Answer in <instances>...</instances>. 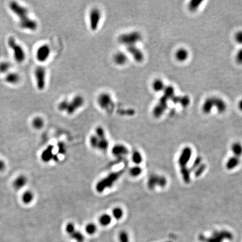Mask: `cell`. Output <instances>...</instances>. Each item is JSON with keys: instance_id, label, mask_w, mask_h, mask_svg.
Returning a JSON list of instances; mask_svg holds the SVG:
<instances>
[{"instance_id": "6da1fadb", "label": "cell", "mask_w": 242, "mask_h": 242, "mask_svg": "<svg viewBox=\"0 0 242 242\" xmlns=\"http://www.w3.org/2000/svg\"><path fill=\"white\" fill-rule=\"evenodd\" d=\"M9 7L11 11L19 18V25L22 29L32 31H34L37 29L38 23L29 16V11L27 8L16 1L11 2L9 3Z\"/></svg>"}, {"instance_id": "7a4b0ae2", "label": "cell", "mask_w": 242, "mask_h": 242, "mask_svg": "<svg viewBox=\"0 0 242 242\" xmlns=\"http://www.w3.org/2000/svg\"><path fill=\"white\" fill-rule=\"evenodd\" d=\"M142 39V35L140 32L137 31L125 32L121 34L118 38V42L125 46L126 47L131 46H135Z\"/></svg>"}, {"instance_id": "3957f363", "label": "cell", "mask_w": 242, "mask_h": 242, "mask_svg": "<svg viewBox=\"0 0 242 242\" xmlns=\"http://www.w3.org/2000/svg\"><path fill=\"white\" fill-rule=\"evenodd\" d=\"M123 172L119 171L112 173L101 179L97 183L96 189L98 192H101L107 188L111 187L114 183L121 177Z\"/></svg>"}, {"instance_id": "277c9868", "label": "cell", "mask_w": 242, "mask_h": 242, "mask_svg": "<svg viewBox=\"0 0 242 242\" xmlns=\"http://www.w3.org/2000/svg\"><path fill=\"white\" fill-rule=\"evenodd\" d=\"M8 46L11 49L14 53V57L16 62L22 63L25 59V53L21 46L17 43L15 39L10 36L7 40Z\"/></svg>"}, {"instance_id": "5b68a950", "label": "cell", "mask_w": 242, "mask_h": 242, "mask_svg": "<svg viewBox=\"0 0 242 242\" xmlns=\"http://www.w3.org/2000/svg\"><path fill=\"white\" fill-rule=\"evenodd\" d=\"M99 106L107 112H112L114 108V103L111 95L107 93H102L97 98Z\"/></svg>"}, {"instance_id": "8992f818", "label": "cell", "mask_w": 242, "mask_h": 242, "mask_svg": "<svg viewBox=\"0 0 242 242\" xmlns=\"http://www.w3.org/2000/svg\"><path fill=\"white\" fill-rule=\"evenodd\" d=\"M46 70L42 66H37L34 70L36 85L39 90H43L46 85Z\"/></svg>"}, {"instance_id": "52a82bcc", "label": "cell", "mask_w": 242, "mask_h": 242, "mask_svg": "<svg viewBox=\"0 0 242 242\" xmlns=\"http://www.w3.org/2000/svg\"><path fill=\"white\" fill-rule=\"evenodd\" d=\"M233 237L232 234L227 231H215L209 238H205L202 236L200 237L201 241L206 242H223L225 239H230Z\"/></svg>"}, {"instance_id": "ba28073f", "label": "cell", "mask_w": 242, "mask_h": 242, "mask_svg": "<svg viewBox=\"0 0 242 242\" xmlns=\"http://www.w3.org/2000/svg\"><path fill=\"white\" fill-rule=\"evenodd\" d=\"M101 19V13L97 7L93 8L89 12V21L90 28L93 31L97 30Z\"/></svg>"}, {"instance_id": "9c48e42d", "label": "cell", "mask_w": 242, "mask_h": 242, "mask_svg": "<svg viewBox=\"0 0 242 242\" xmlns=\"http://www.w3.org/2000/svg\"><path fill=\"white\" fill-rule=\"evenodd\" d=\"M85 103L84 98L80 95L74 97L71 100L68 101L66 113L68 114H72L77 110L83 106Z\"/></svg>"}, {"instance_id": "30bf717a", "label": "cell", "mask_w": 242, "mask_h": 242, "mask_svg": "<svg viewBox=\"0 0 242 242\" xmlns=\"http://www.w3.org/2000/svg\"><path fill=\"white\" fill-rule=\"evenodd\" d=\"M167 183L166 179L163 176L156 174H152L149 178L147 187L150 190H154L156 186L164 187Z\"/></svg>"}, {"instance_id": "8fae6325", "label": "cell", "mask_w": 242, "mask_h": 242, "mask_svg": "<svg viewBox=\"0 0 242 242\" xmlns=\"http://www.w3.org/2000/svg\"><path fill=\"white\" fill-rule=\"evenodd\" d=\"M192 155V151L191 147H184L180 152L178 158V164L180 168L187 167L188 162L191 160Z\"/></svg>"}, {"instance_id": "7c38bea8", "label": "cell", "mask_w": 242, "mask_h": 242, "mask_svg": "<svg viewBox=\"0 0 242 242\" xmlns=\"http://www.w3.org/2000/svg\"><path fill=\"white\" fill-rule=\"evenodd\" d=\"M50 48L48 44H43L36 50V57L40 62H44L48 59L50 54Z\"/></svg>"}, {"instance_id": "4fadbf2b", "label": "cell", "mask_w": 242, "mask_h": 242, "mask_svg": "<svg viewBox=\"0 0 242 242\" xmlns=\"http://www.w3.org/2000/svg\"><path fill=\"white\" fill-rule=\"evenodd\" d=\"M127 50L133 57V58L138 62H141L144 60V54L143 51L139 48L136 45L127 47Z\"/></svg>"}, {"instance_id": "5bb4252c", "label": "cell", "mask_w": 242, "mask_h": 242, "mask_svg": "<svg viewBox=\"0 0 242 242\" xmlns=\"http://www.w3.org/2000/svg\"><path fill=\"white\" fill-rule=\"evenodd\" d=\"M166 100L165 97H162L159 103L155 107L152 113L155 118H159L164 112L166 107Z\"/></svg>"}, {"instance_id": "9a60e30c", "label": "cell", "mask_w": 242, "mask_h": 242, "mask_svg": "<svg viewBox=\"0 0 242 242\" xmlns=\"http://www.w3.org/2000/svg\"><path fill=\"white\" fill-rule=\"evenodd\" d=\"M212 99L213 107L216 108L219 113H224L227 108L226 102L223 99L219 97H212Z\"/></svg>"}, {"instance_id": "2e32d148", "label": "cell", "mask_w": 242, "mask_h": 242, "mask_svg": "<svg viewBox=\"0 0 242 242\" xmlns=\"http://www.w3.org/2000/svg\"><path fill=\"white\" fill-rule=\"evenodd\" d=\"M112 152L115 156L117 158H122L128 154L129 151L126 146L121 144H118L113 147Z\"/></svg>"}, {"instance_id": "e0dca14e", "label": "cell", "mask_w": 242, "mask_h": 242, "mask_svg": "<svg viewBox=\"0 0 242 242\" xmlns=\"http://www.w3.org/2000/svg\"><path fill=\"white\" fill-rule=\"evenodd\" d=\"M113 60L116 65L123 66L127 62L128 57L124 52H118L114 55Z\"/></svg>"}, {"instance_id": "ac0fdd59", "label": "cell", "mask_w": 242, "mask_h": 242, "mask_svg": "<svg viewBox=\"0 0 242 242\" xmlns=\"http://www.w3.org/2000/svg\"><path fill=\"white\" fill-rule=\"evenodd\" d=\"M175 57L178 61L183 62L188 60L189 57V52L186 49L180 48L176 51Z\"/></svg>"}, {"instance_id": "d6986e66", "label": "cell", "mask_w": 242, "mask_h": 242, "mask_svg": "<svg viewBox=\"0 0 242 242\" xmlns=\"http://www.w3.org/2000/svg\"><path fill=\"white\" fill-rule=\"evenodd\" d=\"M240 163V159L236 156L230 157L226 162V168L229 170H231L236 168Z\"/></svg>"}, {"instance_id": "ffe728a7", "label": "cell", "mask_w": 242, "mask_h": 242, "mask_svg": "<svg viewBox=\"0 0 242 242\" xmlns=\"http://www.w3.org/2000/svg\"><path fill=\"white\" fill-rule=\"evenodd\" d=\"M213 108V99L212 97H210L207 98L204 101L202 107V110L204 113L208 114L211 113Z\"/></svg>"}, {"instance_id": "44dd1931", "label": "cell", "mask_w": 242, "mask_h": 242, "mask_svg": "<svg viewBox=\"0 0 242 242\" xmlns=\"http://www.w3.org/2000/svg\"><path fill=\"white\" fill-rule=\"evenodd\" d=\"M5 80L8 84L15 85L20 81V77L15 72H9L5 76Z\"/></svg>"}, {"instance_id": "7402d4cb", "label": "cell", "mask_w": 242, "mask_h": 242, "mask_svg": "<svg viewBox=\"0 0 242 242\" xmlns=\"http://www.w3.org/2000/svg\"><path fill=\"white\" fill-rule=\"evenodd\" d=\"M166 86L164 82V81L160 79H156L153 81L152 84V88L154 91L155 92H161L163 91L165 88Z\"/></svg>"}, {"instance_id": "603a6c76", "label": "cell", "mask_w": 242, "mask_h": 242, "mask_svg": "<svg viewBox=\"0 0 242 242\" xmlns=\"http://www.w3.org/2000/svg\"><path fill=\"white\" fill-rule=\"evenodd\" d=\"M231 150L233 156L240 158L242 155V144L239 142H235L231 146Z\"/></svg>"}, {"instance_id": "cb8c5ba5", "label": "cell", "mask_w": 242, "mask_h": 242, "mask_svg": "<svg viewBox=\"0 0 242 242\" xmlns=\"http://www.w3.org/2000/svg\"><path fill=\"white\" fill-rule=\"evenodd\" d=\"M180 173L184 182L188 183L191 180V170L187 166L180 168Z\"/></svg>"}, {"instance_id": "d4e9b609", "label": "cell", "mask_w": 242, "mask_h": 242, "mask_svg": "<svg viewBox=\"0 0 242 242\" xmlns=\"http://www.w3.org/2000/svg\"><path fill=\"white\" fill-rule=\"evenodd\" d=\"M97 149L101 151H105L109 146V142L105 137L99 138Z\"/></svg>"}, {"instance_id": "484cf974", "label": "cell", "mask_w": 242, "mask_h": 242, "mask_svg": "<svg viewBox=\"0 0 242 242\" xmlns=\"http://www.w3.org/2000/svg\"><path fill=\"white\" fill-rule=\"evenodd\" d=\"M53 147L49 146L43 152L42 154V159L45 161H48L53 158L54 155L52 153Z\"/></svg>"}, {"instance_id": "4316f807", "label": "cell", "mask_w": 242, "mask_h": 242, "mask_svg": "<svg viewBox=\"0 0 242 242\" xmlns=\"http://www.w3.org/2000/svg\"><path fill=\"white\" fill-rule=\"evenodd\" d=\"M112 221L111 216L108 214H103L99 218V222L102 226H108Z\"/></svg>"}, {"instance_id": "83f0119b", "label": "cell", "mask_w": 242, "mask_h": 242, "mask_svg": "<svg viewBox=\"0 0 242 242\" xmlns=\"http://www.w3.org/2000/svg\"><path fill=\"white\" fill-rule=\"evenodd\" d=\"M132 159L133 162L137 165L141 164L143 160L141 154L138 151H133L132 155Z\"/></svg>"}, {"instance_id": "f1b7e54d", "label": "cell", "mask_w": 242, "mask_h": 242, "mask_svg": "<svg viewBox=\"0 0 242 242\" xmlns=\"http://www.w3.org/2000/svg\"><path fill=\"white\" fill-rule=\"evenodd\" d=\"M142 169L140 166H135L133 167H132L130 170H129V173L130 175L133 177H137L138 176H139L141 173H142Z\"/></svg>"}, {"instance_id": "f546056e", "label": "cell", "mask_w": 242, "mask_h": 242, "mask_svg": "<svg viewBox=\"0 0 242 242\" xmlns=\"http://www.w3.org/2000/svg\"><path fill=\"white\" fill-rule=\"evenodd\" d=\"M32 125L36 129H40L44 125V121L41 117H36L32 121Z\"/></svg>"}, {"instance_id": "4dcf8cb0", "label": "cell", "mask_w": 242, "mask_h": 242, "mask_svg": "<svg viewBox=\"0 0 242 242\" xmlns=\"http://www.w3.org/2000/svg\"><path fill=\"white\" fill-rule=\"evenodd\" d=\"M113 215L117 220L121 219L123 215V210L120 208H115L113 210Z\"/></svg>"}, {"instance_id": "1f68e13d", "label": "cell", "mask_w": 242, "mask_h": 242, "mask_svg": "<svg viewBox=\"0 0 242 242\" xmlns=\"http://www.w3.org/2000/svg\"><path fill=\"white\" fill-rule=\"evenodd\" d=\"M85 230L88 234L93 235L95 234L97 231V226L95 225V224L89 223L86 226Z\"/></svg>"}, {"instance_id": "d6a6232c", "label": "cell", "mask_w": 242, "mask_h": 242, "mask_svg": "<svg viewBox=\"0 0 242 242\" xmlns=\"http://www.w3.org/2000/svg\"><path fill=\"white\" fill-rule=\"evenodd\" d=\"M11 67V64L8 62H2L0 63V73L5 74L9 71Z\"/></svg>"}, {"instance_id": "836d02e7", "label": "cell", "mask_w": 242, "mask_h": 242, "mask_svg": "<svg viewBox=\"0 0 242 242\" xmlns=\"http://www.w3.org/2000/svg\"><path fill=\"white\" fill-rule=\"evenodd\" d=\"M72 238L75 239L78 242H83L84 240V237L83 235L79 231H75L72 234L70 235Z\"/></svg>"}, {"instance_id": "e575fe53", "label": "cell", "mask_w": 242, "mask_h": 242, "mask_svg": "<svg viewBox=\"0 0 242 242\" xmlns=\"http://www.w3.org/2000/svg\"><path fill=\"white\" fill-rule=\"evenodd\" d=\"M202 1H192L189 4V9L192 11H194L199 7Z\"/></svg>"}, {"instance_id": "d590c367", "label": "cell", "mask_w": 242, "mask_h": 242, "mask_svg": "<svg viewBox=\"0 0 242 242\" xmlns=\"http://www.w3.org/2000/svg\"><path fill=\"white\" fill-rule=\"evenodd\" d=\"M120 242H129V237L127 233L125 231H122L119 235Z\"/></svg>"}, {"instance_id": "8d00e7d4", "label": "cell", "mask_w": 242, "mask_h": 242, "mask_svg": "<svg viewBox=\"0 0 242 242\" xmlns=\"http://www.w3.org/2000/svg\"><path fill=\"white\" fill-rule=\"evenodd\" d=\"M68 100H62L61 102H60V103L58 105V109L59 111H63L64 112L66 111L67 108V105H68Z\"/></svg>"}, {"instance_id": "74e56055", "label": "cell", "mask_w": 242, "mask_h": 242, "mask_svg": "<svg viewBox=\"0 0 242 242\" xmlns=\"http://www.w3.org/2000/svg\"><path fill=\"white\" fill-rule=\"evenodd\" d=\"M179 103L180 104L184 107H187L190 104V98H189V97H187V96L180 97V100H179Z\"/></svg>"}, {"instance_id": "f35d334b", "label": "cell", "mask_w": 242, "mask_h": 242, "mask_svg": "<svg viewBox=\"0 0 242 242\" xmlns=\"http://www.w3.org/2000/svg\"><path fill=\"white\" fill-rule=\"evenodd\" d=\"M96 136L99 138L105 137V131L101 127H97L95 129Z\"/></svg>"}, {"instance_id": "ab89813d", "label": "cell", "mask_w": 242, "mask_h": 242, "mask_svg": "<svg viewBox=\"0 0 242 242\" xmlns=\"http://www.w3.org/2000/svg\"><path fill=\"white\" fill-rule=\"evenodd\" d=\"M235 61L239 65H242V48L239 49L235 55Z\"/></svg>"}, {"instance_id": "60d3db41", "label": "cell", "mask_w": 242, "mask_h": 242, "mask_svg": "<svg viewBox=\"0 0 242 242\" xmlns=\"http://www.w3.org/2000/svg\"><path fill=\"white\" fill-rule=\"evenodd\" d=\"M98 137L96 135H93L90 137V143L91 146L95 149H97V143H98Z\"/></svg>"}, {"instance_id": "b9f144b4", "label": "cell", "mask_w": 242, "mask_h": 242, "mask_svg": "<svg viewBox=\"0 0 242 242\" xmlns=\"http://www.w3.org/2000/svg\"><path fill=\"white\" fill-rule=\"evenodd\" d=\"M234 39L238 44H242V30H239L235 33Z\"/></svg>"}, {"instance_id": "7bdbcfd3", "label": "cell", "mask_w": 242, "mask_h": 242, "mask_svg": "<svg viewBox=\"0 0 242 242\" xmlns=\"http://www.w3.org/2000/svg\"><path fill=\"white\" fill-rule=\"evenodd\" d=\"M198 167V168H197L196 172H195V176L196 177H198L203 173V172L205 171L206 169V165L204 164L202 165H199Z\"/></svg>"}, {"instance_id": "ee69618b", "label": "cell", "mask_w": 242, "mask_h": 242, "mask_svg": "<svg viewBox=\"0 0 242 242\" xmlns=\"http://www.w3.org/2000/svg\"><path fill=\"white\" fill-rule=\"evenodd\" d=\"M66 231L69 235L72 234L73 232L75 231L74 225L72 223L67 224L66 226Z\"/></svg>"}, {"instance_id": "f6af8a7d", "label": "cell", "mask_w": 242, "mask_h": 242, "mask_svg": "<svg viewBox=\"0 0 242 242\" xmlns=\"http://www.w3.org/2000/svg\"><path fill=\"white\" fill-rule=\"evenodd\" d=\"M32 199V194L30 193V192H28L25 194L24 196V200L25 202H30Z\"/></svg>"}, {"instance_id": "bcb514c9", "label": "cell", "mask_w": 242, "mask_h": 242, "mask_svg": "<svg viewBox=\"0 0 242 242\" xmlns=\"http://www.w3.org/2000/svg\"><path fill=\"white\" fill-rule=\"evenodd\" d=\"M25 179L24 178H21L18 179L16 181L15 185L17 187H20L22 186H23L25 184Z\"/></svg>"}, {"instance_id": "7dc6e473", "label": "cell", "mask_w": 242, "mask_h": 242, "mask_svg": "<svg viewBox=\"0 0 242 242\" xmlns=\"http://www.w3.org/2000/svg\"><path fill=\"white\" fill-rule=\"evenodd\" d=\"M58 151H59V153L61 154H64L66 152V147L64 143H59Z\"/></svg>"}, {"instance_id": "c3c4849f", "label": "cell", "mask_w": 242, "mask_h": 242, "mask_svg": "<svg viewBox=\"0 0 242 242\" xmlns=\"http://www.w3.org/2000/svg\"><path fill=\"white\" fill-rule=\"evenodd\" d=\"M238 108L242 112V99H241L238 103Z\"/></svg>"}]
</instances>
